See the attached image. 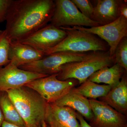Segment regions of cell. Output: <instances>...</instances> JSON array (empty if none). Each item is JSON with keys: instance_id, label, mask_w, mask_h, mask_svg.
<instances>
[{"instance_id": "9", "label": "cell", "mask_w": 127, "mask_h": 127, "mask_svg": "<svg viewBox=\"0 0 127 127\" xmlns=\"http://www.w3.org/2000/svg\"><path fill=\"white\" fill-rule=\"evenodd\" d=\"M93 117L89 124L92 127H126L127 116L119 112L106 103L89 99Z\"/></svg>"}, {"instance_id": "26", "label": "cell", "mask_w": 127, "mask_h": 127, "mask_svg": "<svg viewBox=\"0 0 127 127\" xmlns=\"http://www.w3.org/2000/svg\"><path fill=\"white\" fill-rule=\"evenodd\" d=\"M1 127H22L17 125L12 124L10 123L7 122L4 120L2 123Z\"/></svg>"}, {"instance_id": "16", "label": "cell", "mask_w": 127, "mask_h": 127, "mask_svg": "<svg viewBox=\"0 0 127 127\" xmlns=\"http://www.w3.org/2000/svg\"><path fill=\"white\" fill-rule=\"evenodd\" d=\"M53 103L59 106L71 108L88 121H90L93 117L89 99L72 89Z\"/></svg>"}, {"instance_id": "12", "label": "cell", "mask_w": 127, "mask_h": 127, "mask_svg": "<svg viewBox=\"0 0 127 127\" xmlns=\"http://www.w3.org/2000/svg\"><path fill=\"white\" fill-rule=\"evenodd\" d=\"M46 123L48 127H80L76 112L68 107L47 103Z\"/></svg>"}, {"instance_id": "8", "label": "cell", "mask_w": 127, "mask_h": 127, "mask_svg": "<svg viewBox=\"0 0 127 127\" xmlns=\"http://www.w3.org/2000/svg\"><path fill=\"white\" fill-rule=\"evenodd\" d=\"M72 27L96 35L106 42L109 46L110 55L112 57H114L116 47L120 41L127 36V19L122 15L113 22L103 26Z\"/></svg>"}, {"instance_id": "24", "label": "cell", "mask_w": 127, "mask_h": 127, "mask_svg": "<svg viewBox=\"0 0 127 127\" xmlns=\"http://www.w3.org/2000/svg\"><path fill=\"white\" fill-rule=\"evenodd\" d=\"M77 118L79 121L80 127H92L85 120L83 117L79 113L76 112Z\"/></svg>"}, {"instance_id": "21", "label": "cell", "mask_w": 127, "mask_h": 127, "mask_svg": "<svg viewBox=\"0 0 127 127\" xmlns=\"http://www.w3.org/2000/svg\"><path fill=\"white\" fill-rule=\"evenodd\" d=\"M115 64H119L127 71V36L124 37L118 43L114 55Z\"/></svg>"}, {"instance_id": "2", "label": "cell", "mask_w": 127, "mask_h": 127, "mask_svg": "<svg viewBox=\"0 0 127 127\" xmlns=\"http://www.w3.org/2000/svg\"><path fill=\"white\" fill-rule=\"evenodd\" d=\"M26 127H46L47 103L35 91L25 86L6 91Z\"/></svg>"}, {"instance_id": "23", "label": "cell", "mask_w": 127, "mask_h": 127, "mask_svg": "<svg viewBox=\"0 0 127 127\" xmlns=\"http://www.w3.org/2000/svg\"><path fill=\"white\" fill-rule=\"evenodd\" d=\"M12 0H0V23L6 21Z\"/></svg>"}, {"instance_id": "1", "label": "cell", "mask_w": 127, "mask_h": 127, "mask_svg": "<svg viewBox=\"0 0 127 127\" xmlns=\"http://www.w3.org/2000/svg\"><path fill=\"white\" fill-rule=\"evenodd\" d=\"M55 9L52 0H12L5 30L9 39L20 41L46 26Z\"/></svg>"}, {"instance_id": "18", "label": "cell", "mask_w": 127, "mask_h": 127, "mask_svg": "<svg viewBox=\"0 0 127 127\" xmlns=\"http://www.w3.org/2000/svg\"><path fill=\"white\" fill-rule=\"evenodd\" d=\"M0 108L4 121L22 127H26L25 122L6 92H0Z\"/></svg>"}, {"instance_id": "13", "label": "cell", "mask_w": 127, "mask_h": 127, "mask_svg": "<svg viewBox=\"0 0 127 127\" xmlns=\"http://www.w3.org/2000/svg\"><path fill=\"white\" fill-rule=\"evenodd\" d=\"M124 0H98L94 6L91 20L100 26L107 25L117 20L121 15V6Z\"/></svg>"}, {"instance_id": "20", "label": "cell", "mask_w": 127, "mask_h": 127, "mask_svg": "<svg viewBox=\"0 0 127 127\" xmlns=\"http://www.w3.org/2000/svg\"><path fill=\"white\" fill-rule=\"evenodd\" d=\"M11 41L5 30L0 32V67L6 65L10 62L9 52Z\"/></svg>"}, {"instance_id": "5", "label": "cell", "mask_w": 127, "mask_h": 127, "mask_svg": "<svg viewBox=\"0 0 127 127\" xmlns=\"http://www.w3.org/2000/svg\"><path fill=\"white\" fill-rule=\"evenodd\" d=\"M93 52L77 53L61 51L47 55L38 61L19 67L31 72L48 75L57 74L63 65L80 62L91 56Z\"/></svg>"}, {"instance_id": "14", "label": "cell", "mask_w": 127, "mask_h": 127, "mask_svg": "<svg viewBox=\"0 0 127 127\" xmlns=\"http://www.w3.org/2000/svg\"><path fill=\"white\" fill-rule=\"evenodd\" d=\"M43 52L23 43L11 41L9 52L10 63L19 67L45 56Z\"/></svg>"}, {"instance_id": "17", "label": "cell", "mask_w": 127, "mask_h": 127, "mask_svg": "<svg viewBox=\"0 0 127 127\" xmlns=\"http://www.w3.org/2000/svg\"><path fill=\"white\" fill-rule=\"evenodd\" d=\"M125 72L121 65L115 64L110 67H104L97 71L87 80L98 84L104 83L113 88L118 85Z\"/></svg>"}, {"instance_id": "25", "label": "cell", "mask_w": 127, "mask_h": 127, "mask_svg": "<svg viewBox=\"0 0 127 127\" xmlns=\"http://www.w3.org/2000/svg\"><path fill=\"white\" fill-rule=\"evenodd\" d=\"M121 15L127 19V2L125 0V2L121 6L120 10Z\"/></svg>"}, {"instance_id": "4", "label": "cell", "mask_w": 127, "mask_h": 127, "mask_svg": "<svg viewBox=\"0 0 127 127\" xmlns=\"http://www.w3.org/2000/svg\"><path fill=\"white\" fill-rule=\"evenodd\" d=\"M60 28L66 32V36L56 46L45 52L46 56L61 51L87 53L109 51L107 43L96 35L72 27Z\"/></svg>"}, {"instance_id": "3", "label": "cell", "mask_w": 127, "mask_h": 127, "mask_svg": "<svg viewBox=\"0 0 127 127\" xmlns=\"http://www.w3.org/2000/svg\"><path fill=\"white\" fill-rule=\"evenodd\" d=\"M115 64L114 57L110 56L109 51L93 52L87 58L80 62L65 64L61 66L57 78L64 81L70 79L77 80L81 84L97 71Z\"/></svg>"}, {"instance_id": "29", "label": "cell", "mask_w": 127, "mask_h": 127, "mask_svg": "<svg viewBox=\"0 0 127 127\" xmlns=\"http://www.w3.org/2000/svg\"></svg>"}, {"instance_id": "6", "label": "cell", "mask_w": 127, "mask_h": 127, "mask_svg": "<svg viewBox=\"0 0 127 127\" xmlns=\"http://www.w3.org/2000/svg\"><path fill=\"white\" fill-rule=\"evenodd\" d=\"M57 74L35 79L23 86L35 91L47 103H54L78 83L77 80L74 79L60 81L57 78Z\"/></svg>"}, {"instance_id": "19", "label": "cell", "mask_w": 127, "mask_h": 127, "mask_svg": "<svg viewBox=\"0 0 127 127\" xmlns=\"http://www.w3.org/2000/svg\"><path fill=\"white\" fill-rule=\"evenodd\" d=\"M111 89V87L109 85H100L87 80L79 86L73 88L72 90L87 98L96 99L104 96Z\"/></svg>"}, {"instance_id": "28", "label": "cell", "mask_w": 127, "mask_h": 127, "mask_svg": "<svg viewBox=\"0 0 127 127\" xmlns=\"http://www.w3.org/2000/svg\"><path fill=\"white\" fill-rule=\"evenodd\" d=\"M1 30H0V32H1Z\"/></svg>"}, {"instance_id": "10", "label": "cell", "mask_w": 127, "mask_h": 127, "mask_svg": "<svg viewBox=\"0 0 127 127\" xmlns=\"http://www.w3.org/2000/svg\"><path fill=\"white\" fill-rule=\"evenodd\" d=\"M66 36V32L64 30L50 23L17 42L44 52L58 45Z\"/></svg>"}, {"instance_id": "22", "label": "cell", "mask_w": 127, "mask_h": 127, "mask_svg": "<svg viewBox=\"0 0 127 127\" xmlns=\"http://www.w3.org/2000/svg\"><path fill=\"white\" fill-rule=\"evenodd\" d=\"M83 15L91 20L94 7L89 0H71Z\"/></svg>"}, {"instance_id": "11", "label": "cell", "mask_w": 127, "mask_h": 127, "mask_svg": "<svg viewBox=\"0 0 127 127\" xmlns=\"http://www.w3.org/2000/svg\"><path fill=\"white\" fill-rule=\"evenodd\" d=\"M48 75L25 70L9 63L0 67V92L20 87L28 82Z\"/></svg>"}, {"instance_id": "27", "label": "cell", "mask_w": 127, "mask_h": 127, "mask_svg": "<svg viewBox=\"0 0 127 127\" xmlns=\"http://www.w3.org/2000/svg\"><path fill=\"white\" fill-rule=\"evenodd\" d=\"M4 116L2 114L0 108V127H1L2 123L4 122Z\"/></svg>"}, {"instance_id": "15", "label": "cell", "mask_w": 127, "mask_h": 127, "mask_svg": "<svg viewBox=\"0 0 127 127\" xmlns=\"http://www.w3.org/2000/svg\"><path fill=\"white\" fill-rule=\"evenodd\" d=\"M99 99L119 112L127 116V72L125 73L117 86L111 88L106 95Z\"/></svg>"}, {"instance_id": "7", "label": "cell", "mask_w": 127, "mask_h": 127, "mask_svg": "<svg viewBox=\"0 0 127 127\" xmlns=\"http://www.w3.org/2000/svg\"><path fill=\"white\" fill-rule=\"evenodd\" d=\"M55 9L50 24L56 27H92L100 26L81 13L70 0H54Z\"/></svg>"}]
</instances>
